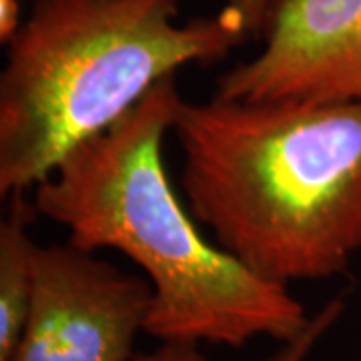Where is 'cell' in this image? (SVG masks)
Instances as JSON below:
<instances>
[{"label":"cell","instance_id":"obj_1","mask_svg":"<svg viewBox=\"0 0 361 361\" xmlns=\"http://www.w3.org/2000/svg\"><path fill=\"white\" fill-rule=\"evenodd\" d=\"M183 101L163 78L115 125L61 159L35 187L37 213L82 251L115 249L153 289L145 334L161 343L243 348L291 341L311 317L287 285L271 283L211 243L163 165V139Z\"/></svg>","mask_w":361,"mask_h":361},{"label":"cell","instance_id":"obj_2","mask_svg":"<svg viewBox=\"0 0 361 361\" xmlns=\"http://www.w3.org/2000/svg\"><path fill=\"white\" fill-rule=\"evenodd\" d=\"M171 133L193 219L261 279H331L361 253V101H180Z\"/></svg>","mask_w":361,"mask_h":361},{"label":"cell","instance_id":"obj_3","mask_svg":"<svg viewBox=\"0 0 361 361\" xmlns=\"http://www.w3.org/2000/svg\"><path fill=\"white\" fill-rule=\"evenodd\" d=\"M179 0H35L0 75V197L26 193L180 66L249 39L233 8L177 25Z\"/></svg>","mask_w":361,"mask_h":361},{"label":"cell","instance_id":"obj_4","mask_svg":"<svg viewBox=\"0 0 361 361\" xmlns=\"http://www.w3.org/2000/svg\"><path fill=\"white\" fill-rule=\"evenodd\" d=\"M153 289L78 247L37 245L35 287L8 361H135Z\"/></svg>","mask_w":361,"mask_h":361},{"label":"cell","instance_id":"obj_5","mask_svg":"<svg viewBox=\"0 0 361 361\" xmlns=\"http://www.w3.org/2000/svg\"><path fill=\"white\" fill-rule=\"evenodd\" d=\"M265 47L217 78L215 94L245 103L361 101V0H271Z\"/></svg>","mask_w":361,"mask_h":361},{"label":"cell","instance_id":"obj_6","mask_svg":"<svg viewBox=\"0 0 361 361\" xmlns=\"http://www.w3.org/2000/svg\"><path fill=\"white\" fill-rule=\"evenodd\" d=\"M6 201L8 211L0 223V361L13 357L30 310L37 243L28 229L39 215L25 193Z\"/></svg>","mask_w":361,"mask_h":361},{"label":"cell","instance_id":"obj_7","mask_svg":"<svg viewBox=\"0 0 361 361\" xmlns=\"http://www.w3.org/2000/svg\"><path fill=\"white\" fill-rule=\"evenodd\" d=\"M343 311H345L343 295H336L334 299H329L322 310L311 317L310 325L299 336L293 337L291 341L281 343V348L263 361H305L307 355L315 349V345L319 343V339L339 322Z\"/></svg>","mask_w":361,"mask_h":361},{"label":"cell","instance_id":"obj_8","mask_svg":"<svg viewBox=\"0 0 361 361\" xmlns=\"http://www.w3.org/2000/svg\"><path fill=\"white\" fill-rule=\"evenodd\" d=\"M225 6L241 14L249 37H263L269 18L271 0H225Z\"/></svg>","mask_w":361,"mask_h":361},{"label":"cell","instance_id":"obj_9","mask_svg":"<svg viewBox=\"0 0 361 361\" xmlns=\"http://www.w3.org/2000/svg\"><path fill=\"white\" fill-rule=\"evenodd\" d=\"M135 361H211L199 345L191 343H161L155 351L137 355Z\"/></svg>","mask_w":361,"mask_h":361},{"label":"cell","instance_id":"obj_10","mask_svg":"<svg viewBox=\"0 0 361 361\" xmlns=\"http://www.w3.org/2000/svg\"><path fill=\"white\" fill-rule=\"evenodd\" d=\"M20 26H23L20 2L18 0H0V40L8 42L18 32Z\"/></svg>","mask_w":361,"mask_h":361}]
</instances>
